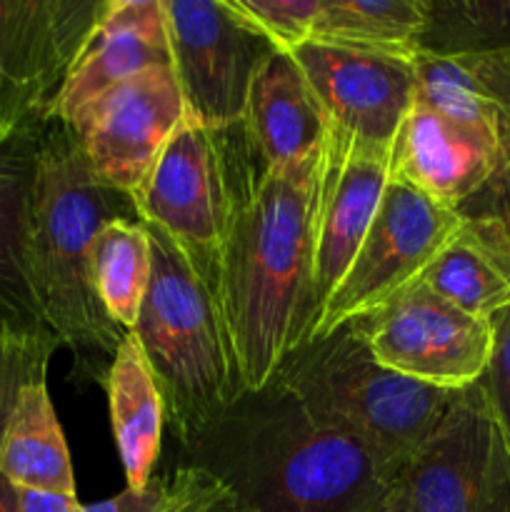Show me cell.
<instances>
[{"label": "cell", "mask_w": 510, "mask_h": 512, "mask_svg": "<svg viewBox=\"0 0 510 512\" xmlns=\"http://www.w3.org/2000/svg\"><path fill=\"white\" fill-rule=\"evenodd\" d=\"M213 133L228 195L218 310L243 388L260 390L313 340L318 323L315 193L323 148L273 168L245 120Z\"/></svg>", "instance_id": "cell-1"}, {"label": "cell", "mask_w": 510, "mask_h": 512, "mask_svg": "<svg viewBox=\"0 0 510 512\" xmlns=\"http://www.w3.org/2000/svg\"><path fill=\"white\" fill-rule=\"evenodd\" d=\"M180 448L185 465L218 478L255 512H378L400 480L278 380L245 390Z\"/></svg>", "instance_id": "cell-2"}, {"label": "cell", "mask_w": 510, "mask_h": 512, "mask_svg": "<svg viewBox=\"0 0 510 512\" xmlns=\"http://www.w3.org/2000/svg\"><path fill=\"white\" fill-rule=\"evenodd\" d=\"M120 218L140 220L133 198L103 183L73 130L50 120L30 190V278L45 325L80 363L95 355L113 360L128 335L105 313L93 280L95 238Z\"/></svg>", "instance_id": "cell-3"}, {"label": "cell", "mask_w": 510, "mask_h": 512, "mask_svg": "<svg viewBox=\"0 0 510 512\" xmlns=\"http://www.w3.org/2000/svg\"><path fill=\"white\" fill-rule=\"evenodd\" d=\"M273 380L320 423L365 445L398 478L458 395L385 368L353 323L290 353Z\"/></svg>", "instance_id": "cell-4"}, {"label": "cell", "mask_w": 510, "mask_h": 512, "mask_svg": "<svg viewBox=\"0 0 510 512\" xmlns=\"http://www.w3.org/2000/svg\"><path fill=\"white\" fill-rule=\"evenodd\" d=\"M145 228L153 273L130 333L153 370L165 423L183 445L230 408L245 388L213 295L168 235L153 225Z\"/></svg>", "instance_id": "cell-5"}, {"label": "cell", "mask_w": 510, "mask_h": 512, "mask_svg": "<svg viewBox=\"0 0 510 512\" xmlns=\"http://www.w3.org/2000/svg\"><path fill=\"white\" fill-rule=\"evenodd\" d=\"M460 225L458 210L390 178L353 263L320 310L313 340L373 313L415 283Z\"/></svg>", "instance_id": "cell-6"}, {"label": "cell", "mask_w": 510, "mask_h": 512, "mask_svg": "<svg viewBox=\"0 0 510 512\" xmlns=\"http://www.w3.org/2000/svg\"><path fill=\"white\" fill-rule=\"evenodd\" d=\"M398 485L408 512H510V448L480 383L458 390Z\"/></svg>", "instance_id": "cell-7"}, {"label": "cell", "mask_w": 510, "mask_h": 512, "mask_svg": "<svg viewBox=\"0 0 510 512\" xmlns=\"http://www.w3.org/2000/svg\"><path fill=\"white\" fill-rule=\"evenodd\" d=\"M165 20L188 118L210 130L240 123L255 75L278 48L230 0H165Z\"/></svg>", "instance_id": "cell-8"}, {"label": "cell", "mask_w": 510, "mask_h": 512, "mask_svg": "<svg viewBox=\"0 0 510 512\" xmlns=\"http://www.w3.org/2000/svg\"><path fill=\"white\" fill-rule=\"evenodd\" d=\"M105 0H0V138L33 133L53 108Z\"/></svg>", "instance_id": "cell-9"}, {"label": "cell", "mask_w": 510, "mask_h": 512, "mask_svg": "<svg viewBox=\"0 0 510 512\" xmlns=\"http://www.w3.org/2000/svg\"><path fill=\"white\" fill-rule=\"evenodd\" d=\"M130 198L145 225L178 245L218 305L228 195L213 130L185 118Z\"/></svg>", "instance_id": "cell-10"}, {"label": "cell", "mask_w": 510, "mask_h": 512, "mask_svg": "<svg viewBox=\"0 0 510 512\" xmlns=\"http://www.w3.org/2000/svg\"><path fill=\"white\" fill-rule=\"evenodd\" d=\"M385 368L445 390L478 383L493 348V325L440 298L423 280L353 320Z\"/></svg>", "instance_id": "cell-11"}, {"label": "cell", "mask_w": 510, "mask_h": 512, "mask_svg": "<svg viewBox=\"0 0 510 512\" xmlns=\"http://www.w3.org/2000/svg\"><path fill=\"white\" fill-rule=\"evenodd\" d=\"M185 118L173 65H155L105 90L63 125L73 130L95 175L133 195Z\"/></svg>", "instance_id": "cell-12"}, {"label": "cell", "mask_w": 510, "mask_h": 512, "mask_svg": "<svg viewBox=\"0 0 510 512\" xmlns=\"http://www.w3.org/2000/svg\"><path fill=\"white\" fill-rule=\"evenodd\" d=\"M388 183L390 148L330 120L315 193V300L320 310L353 263Z\"/></svg>", "instance_id": "cell-13"}, {"label": "cell", "mask_w": 510, "mask_h": 512, "mask_svg": "<svg viewBox=\"0 0 510 512\" xmlns=\"http://www.w3.org/2000/svg\"><path fill=\"white\" fill-rule=\"evenodd\" d=\"M293 58L333 123L390 148L415 103L413 60L320 43L300 45Z\"/></svg>", "instance_id": "cell-14"}, {"label": "cell", "mask_w": 510, "mask_h": 512, "mask_svg": "<svg viewBox=\"0 0 510 512\" xmlns=\"http://www.w3.org/2000/svg\"><path fill=\"white\" fill-rule=\"evenodd\" d=\"M495 150V130L458 123L415 100L390 143V178L458 210L488 180Z\"/></svg>", "instance_id": "cell-15"}, {"label": "cell", "mask_w": 510, "mask_h": 512, "mask_svg": "<svg viewBox=\"0 0 510 512\" xmlns=\"http://www.w3.org/2000/svg\"><path fill=\"white\" fill-rule=\"evenodd\" d=\"M155 65H173L165 0H105L58 95L53 120L70 123L105 90Z\"/></svg>", "instance_id": "cell-16"}, {"label": "cell", "mask_w": 510, "mask_h": 512, "mask_svg": "<svg viewBox=\"0 0 510 512\" xmlns=\"http://www.w3.org/2000/svg\"><path fill=\"white\" fill-rule=\"evenodd\" d=\"M40 133L43 128L0 138V333L20 338H53L35 298L28 260L30 190Z\"/></svg>", "instance_id": "cell-17"}, {"label": "cell", "mask_w": 510, "mask_h": 512, "mask_svg": "<svg viewBox=\"0 0 510 512\" xmlns=\"http://www.w3.org/2000/svg\"><path fill=\"white\" fill-rule=\"evenodd\" d=\"M245 125L265 163H295L323 148L330 118L293 53L275 50L250 85Z\"/></svg>", "instance_id": "cell-18"}, {"label": "cell", "mask_w": 510, "mask_h": 512, "mask_svg": "<svg viewBox=\"0 0 510 512\" xmlns=\"http://www.w3.org/2000/svg\"><path fill=\"white\" fill-rule=\"evenodd\" d=\"M418 280L463 313L490 323L510 308L508 235L490 220L463 218L458 233Z\"/></svg>", "instance_id": "cell-19"}, {"label": "cell", "mask_w": 510, "mask_h": 512, "mask_svg": "<svg viewBox=\"0 0 510 512\" xmlns=\"http://www.w3.org/2000/svg\"><path fill=\"white\" fill-rule=\"evenodd\" d=\"M103 385L108 390L110 423H113L128 488H148L160 458L165 405L155 385L153 370L133 333L125 335L120 348L115 350Z\"/></svg>", "instance_id": "cell-20"}, {"label": "cell", "mask_w": 510, "mask_h": 512, "mask_svg": "<svg viewBox=\"0 0 510 512\" xmlns=\"http://www.w3.org/2000/svg\"><path fill=\"white\" fill-rule=\"evenodd\" d=\"M0 473L15 488L78 498L68 445L45 380L25 388L15 408L0 443Z\"/></svg>", "instance_id": "cell-21"}, {"label": "cell", "mask_w": 510, "mask_h": 512, "mask_svg": "<svg viewBox=\"0 0 510 512\" xmlns=\"http://www.w3.org/2000/svg\"><path fill=\"white\" fill-rule=\"evenodd\" d=\"M430 0H320L310 43L413 60Z\"/></svg>", "instance_id": "cell-22"}, {"label": "cell", "mask_w": 510, "mask_h": 512, "mask_svg": "<svg viewBox=\"0 0 510 512\" xmlns=\"http://www.w3.org/2000/svg\"><path fill=\"white\" fill-rule=\"evenodd\" d=\"M153 273V250L143 220L120 218L105 225L93 245V280L105 313L133 330Z\"/></svg>", "instance_id": "cell-23"}, {"label": "cell", "mask_w": 510, "mask_h": 512, "mask_svg": "<svg viewBox=\"0 0 510 512\" xmlns=\"http://www.w3.org/2000/svg\"><path fill=\"white\" fill-rule=\"evenodd\" d=\"M413 70L418 103L458 123L495 130V105L480 78L475 55L420 50L413 58Z\"/></svg>", "instance_id": "cell-24"}, {"label": "cell", "mask_w": 510, "mask_h": 512, "mask_svg": "<svg viewBox=\"0 0 510 512\" xmlns=\"http://www.w3.org/2000/svg\"><path fill=\"white\" fill-rule=\"evenodd\" d=\"M420 50L438 55L510 53V0H430Z\"/></svg>", "instance_id": "cell-25"}, {"label": "cell", "mask_w": 510, "mask_h": 512, "mask_svg": "<svg viewBox=\"0 0 510 512\" xmlns=\"http://www.w3.org/2000/svg\"><path fill=\"white\" fill-rule=\"evenodd\" d=\"M480 78L495 105V163L483 188L458 208L463 218L490 220L510 240V53L475 55Z\"/></svg>", "instance_id": "cell-26"}, {"label": "cell", "mask_w": 510, "mask_h": 512, "mask_svg": "<svg viewBox=\"0 0 510 512\" xmlns=\"http://www.w3.org/2000/svg\"><path fill=\"white\" fill-rule=\"evenodd\" d=\"M60 348L53 338H20L0 333V443L25 388L48 375L50 355Z\"/></svg>", "instance_id": "cell-27"}, {"label": "cell", "mask_w": 510, "mask_h": 512, "mask_svg": "<svg viewBox=\"0 0 510 512\" xmlns=\"http://www.w3.org/2000/svg\"><path fill=\"white\" fill-rule=\"evenodd\" d=\"M270 43L283 53H295L310 43L320 0H230Z\"/></svg>", "instance_id": "cell-28"}, {"label": "cell", "mask_w": 510, "mask_h": 512, "mask_svg": "<svg viewBox=\"0 0 510 512\" xmlns=\"http://www.w3.org/2000/svg\"><path fill=\"white\" fill-rule=\"evenodd\" d=\"M163 512H255L238 493L195 465H180L168 480Z\"/></svg>", "instance_id": "cell-29"}, {"label": "cell", "mask_w": 510, "mask_h": 512, "mask_svg": "<svg viewBox=\"0 0 510 512\" xmlns=\"http://www.w3.org/2000/svg\"><path fill=\"white\" fill-rule=\"evenodd\" d=\"M490 325H493V348L478 383L510 448V308L495 315Z\"/></svg>", "instance_id": "cell-30"}, {"label": "cell", "mask_w": 510, "mask_h": 512, "mask_svg": "<svg viewBox=\"0 0 510 512\" xmlns=\"http://www.w3.org/2000/svg\"><path fill=\"white\" fill-rule=\"evenodd\" d=\"M165 500H168V480L153 478L148 488H125L123 493H118L110 500H103V503L80 505L78 512H163Z\"/></svg>", "instance_id": "cell-31"}, {"label": "cell", "mask_w": 510, "mask_h": 512, "mask_svg": "<svg viewBox=\"0 0 510 512\" xmlns=\"http://www.w3.org/2000/svg\"><path fill=\"white\" fill-rule=\"evenodd\" d=\"M20 512H78L80 503L73 495L45 493V490L18 488Z\"/></svg>", "instance_id": "cell-32"}, {"label": "cell", "mask_w": 510, "mask_h": 512, "mask_svg": "<svg viewBox=\"0 0 510 512\" xmlns=\"http://www.w3.org/2000/svg\"><path fill=\"white\" fill-rule=\"evenodd\" d=\"M0 512H20L18 488L0 473Z\"/></svg>", "instance_id": "cell-33"}, {"label": "cell", "mask_w": 510, "mask_h": 512, "mask_svg": "<svg viewBox=\"0 0 510 512\" xmlns=\"http://www.w3.org/2000/svg\"><path fill=\"white\" fill-rule=\"evenodd\" d=\"M378 512H408V508H405L403 490H400V485L393 490V493H390V498L385 500L383 505H380Z\"/></svg>", "instance_id": "cell-34"}]
</instances>
